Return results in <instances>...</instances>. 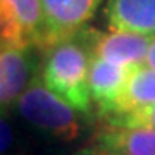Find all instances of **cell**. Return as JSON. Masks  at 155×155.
<instances>
[{
	"label": "cell",
	"mask_w": 155,
	"mask_h": 155,
	"mask_svg": "<svg viewBox=\"0 0 155 155\" xmlns=\"http://www.w3.org/2000/svg\"><path fill=\"white\" fill-rule=\"evenodd\" d=\"M98 33L81 29L67 40L50 47L41 67V83L79 112L91 105L90 66L95 57Z\"/></svg>",
	"instance_id": "1"
},
{
	"label": "cell",
	"mask_w": 155,
	"mask_h": 155,
	"mask_svg": "<svg viewBox=\"0 0 155 155\" xmlns=\"http://www.w3.org/2000/svg\"><path fill=\"white\" fill-rule=\"evenodd\" d=\"M17 107L29 124L54 138L69 141L79 136L76 109L40 81H33L26 88L17 100Z\"/></svg>",
	"instance_id": "2"
},
{
	"label": "cell",
	"mask_w": 155,
	"mask_h": 155,
	"mask_svg": "<svg viewBox=\"0 0 155 155\" xmlns=\"http://www.w3.org/2000/svg\"><path fill=\"white\" fill-rule=\"evenodd\" d=\"M102 2L104 0H41L43 29L38 48H50L79 33Z\"/></svg>",
	"instance_id": "3"
},
{
	"label": "cell",
	"mask_w": 155,
	"mask_h": 155,
	"mask_svg": "<svg viewBox=\"0 0 155 155\" xmlns=\"http://www.w3.org/2000/svg\"><path fill=\"white\" fill-rule=\"evenodd\" d=\"M41 29V0H0L2 45L38 48Z\"/></svg>",
	"instance_id": "4"
},
{
	"label": "cell",
	"mask_w": 155,
	"mask_h": 155,
	"mask_svg": "<svg viewBox=\"0 0 155 155\" xmlns=\"http://www.w3.org/2000/svg\"><path fill=\"white\" fill-rule=\"evenodd\" d=\"M35 47H7L0 48V104L2 110L19 100L31 84L35 71Z\"/></svg>",
	"instance_id": "5"
},
{
	"label": "cell",
	"mask_w": 155,
	"mask_h": 155,
	"mask_svg": "<svg viewBox=\"0 0 155 155\" xmlns=\"http://www.w3.org/2000/svg\"><path fill=\"white\" fill-rule=\"evenodd\" d=\"M131 69L133 67L129 66H121L97 55L93 57L90 66V91L104 116L114 110L117 100L124 91Z\"/></svg>",
	"instance_id": "6"
},
{
	"label": "cell",
	"mask_w": 155,
	"mask_h": 155,
	"mask_svg": "<svg viewBox=\"0 0 155 155\" xmlns=\"http://www.w3.org/2000/svg\"><path fill=\"white\" fill-rule=\"evenodd\" d=\"M152 38L153 36L133 31H110L107 35H98L95 55L121 66H140L147 61Z\"/></svg>",
	"instance_id": "7"
},
{
	"label": "cell",
	"mask_w": 155,
	"mask_h": 155,
	"mask_svg": "<svg viewBox=\"0 0 155 155\" xmlns=\"http://www.w3.org/2000/svg\"><path fill=\"white\" fill-rule=\"evenodd\" d=\"M105 17L112 31L155 36V0H109Z\"/></svg>",
	"instance_id": "8"
},
{
	"label": "cell",
	"mask_w": 155,
	"mask_h": 155,
	"mask_svg": "<svg viewBox=\"0 0 155 155\" xmlns=\"http://www.w3.org/2000/svg\"><path fill=\"white\" fill-rule=\"evenodd\" d=\"M97 145L116 155H155V129L109 124L100 131Z\"/></svg>",
	"instance_id": "9"
},
{
	"label": "cell",
	"mask_w": 155,
	"mask_h": 155,
	"mask_svg": "<svg viewBox=\"0 0 155 155\" xmlns=\"http://www.w3.org/2000/svg\"><path fill=\"white\" fill-rule=\"evenodd\" d=\"M155 104V69L147 64H140L131 69V74L127 78V83L124 86L121 98L117 100L116 107L110 116H122L134 110H141L145 107Z\"/></svg>",
	"instance_id": "10"
},
{
	"label": "cell",
	"mask_w": 155,
	"mask_h": 155,
	"mask_svg": "<svg viewBox=\"0 0 155 155\" xmlns=\"http://www.w3.org/2000/svg\"><path fill=\"white\" fill-rule=\"evenodd\" d=\"M110 126H126V127H150L155 129V104L145 107L141 110H134L122 116L105 117Z\"/></svg>",
	"instance_id": "11"
},
{
	"label": "cell",
	"mask_w": 155,
	"mask_h": 155,
	"mask_svg": "<svg viewBox=\"0 0 155 155\" xmlns=\"http://www.w3.org/2000/svg\"><path fill=\"white\" fill-rule=\"evenodd\" d=\"M0 129H2V152H5L9 147L12 145V129L9 126V122L5 119H2V124H0Z\"/></svg>",
	"instance_id": "12"
},
{
	"label": "cell",
	"mask_w": 155,
	"mask_h": 155,
	"mask_svg": "<svg viewBox=\"0 0 155 155\" xmlns=\"http://www.w3.org/2000/svg\"><path fill=\"white\" fill-rule=\"evenodd\" d=\"M78 155H116V153H112V152H109V150L102 148V147H98V145H93V147H90V148L79 152Z\"/></svg>",
	"instance_id": "13"
},
{
	"label": "cell",
	"mask_w": 155,
	"mask_h": 155,
	"mask_svg": "<svg viewBox=\"0 0 155 155\" xmlns=\"http://www.w3.org/2000/svg\"><path fill=\"white\" fill-rule=\"evenodd\" d=\"M147 66H150L152 69H155V36L152 38V43H150L148 54H147V61H145Z\"/></svg>",
	"instance_id": "14"
}]
</instances>
